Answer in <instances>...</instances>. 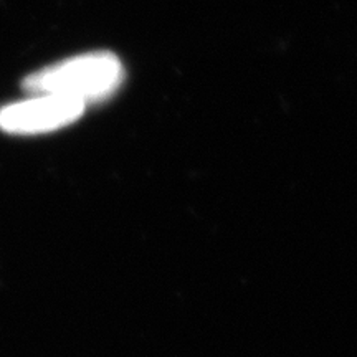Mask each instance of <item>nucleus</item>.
Listing matches in <instances>:
<instances>
[{"label":"nucleus","instance_id":"f257e3e1","mask_svg":"<svg viewBox=\"0 0 357 357\" xmlns=\"http://www.w3.org/2000/svg\"><path fill=\"white\" fill-rule=\"evenodd\" d=\"M123 82V65L109 52L86 53L58 61L24 79L25 91L32 95H58L88 105L101 101Z\"/></svg>","mask_w":357,"mask_h":357},{"label":"nucleus","instance_id":"f03ea898","mask_svg":"<svg viewBox=\"0 0 357 357\" xmlns=\"http://www.w3.org/2000/svg\"><path fill=\"white\" fill-rule=\"evenodd\" d=\"M86 105L73 98L33 95L29 100L0 108V129L7 134H42L56 131L77 121Z\"/></svg>","mask_w":357,"mask_h":357}]
</instances>
